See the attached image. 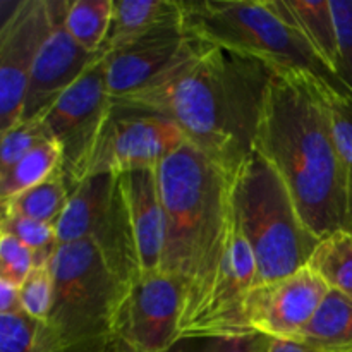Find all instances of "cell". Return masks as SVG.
<instances>
[{"label":"cell","mask_w":352,"mask_h":352,"mask_svg":"<svg viewBox=\"0 0 352 352\" xmlns=\"http://www.w3.org/2000/svg\"><path fill=\"white\" fill-rule=\"evenodd\" d=\"M272 76L254 58L201 41L158 81L112 105L172 120L189 144L234 177L254 153Z\"/></svg>","instance_id":"cell-1"},{"label":"cell","mask_w":352,"mask_h":352,"mask_svg":"<svg viewBox=\"0 0 352 352\" xmlns=\"http://www.w3.org/2000/svg\"><path fill=\"white\" fill-rule=\"evenodd\" d=\"M327 82L274 72L258 120L254 151L287 188L320 241L352 232V195L333 140Z\"/></svg>","instance_id":"cell-2"},{"label":"cell","mask_w":352,"mask_h":352,"mask_svg":"<svg viewBox=\"0 0 352 352\" xmlns=\"http://www.w3.org/2000/svg\"><path fill=\"white\" fill-rule=\"evenodd\" d=\"M232 179L186 143L158 165L165 212L162 272L186 289L181 327L208 294L234 226Z\"/></svg>","instance_id":"cell-3"},{"label":"cell","mask_w":352,"mask_h":352,"mask_svg":"<svg viewBox=\"0 0 352 352\" xmlns=\"http://www.w3.org/2000/svg\"><path fill=\"white\" fill-rule=\"evenodd\" d=\"M182 14L186 31L205 43L254 58L274 72L311 76L352 96L302 36L284 0H195L182 2Z\"/></svg>","instance_id":"cell-4"},{"label":"cell","mask_w":352,"mask_h":352,"mask_svg":"<svg viewBox=\"0 0 352 352\" xmlns=\"http://www.w3.org/2000/svg\"><path fill=\"white\" fill-rule=\"evenodd\" d=\"M236 223L256 258L258 285L308 267L320 239L274 168L254 151L232 179Z\"/></svg>","instance_id":"cell-5"},{"label":"cell","mask_w":352,"mask_h":352,"mask_svg":"<svg viewBox=\"0 0 352 352\" xmlns=\"http://www.w3.org/2000/svg\"><path fill=\"white\" fill-rule=\"evenodd\" d=\"M54 301L47 323L65 352H113V322L126 285L89 241L62 244L48 263Z\"/></svg>","instance_id":"cell-6"},{"label":"cell","mask_w":352,"mask_h":352,"mask_svg":"<svg viewBox=\"0 0 352 352\" xmlns=\"http://www.w3.org/2000/svg\"><path fill=\"white\" fill-rule=\"evenodd\" d=\"M55 230L58 246L79 241L95 244L126 287L141 275L120 174L105 172L86 177L71 195Z\"/></svg>","instance_id":"cell-7"},{"label":"cell","mask_w":352,"mask_h":352,"mask_svg":"<svg viewBox=\"0 0 352 352\" xmlns=\"http://www.w3.org/2000/svg\"><path fill=\"white\" fill-rule=\"evenodd\" d=\"M105 52L41 117L50 140L60 146V170L71 192L85 181L89 158L112 112Z\"/></svg>","instance_id":"cell-8"},{"label":"cell","mask_w":352,"mask_h":352,"mask_svg":"<svg viewBox=\"0 0 352 352\" xmlns=\"http://www.w3.org/2000/svg\"><path fill=\"white\" fill-rule=\"evenodd\" d=\"M186 289L165 272L141 274L124 292L113 322V352H172L181 342Z\"/></svg>","instance_id":"cell-9"},{"label":"cell","mask_w":352,"mask_h":352,"mask_svg":"<svg viewBox=\"0 0 352 352\" xmlns=\"http://www.w3.org/2000/svg\"><path fill=\"white\" fill-rule=\"evenodd\" d=\"M188 143L181 127L157 113L112 107L89 158L86 177L158 167Z\"/></svg>","instance_id":"cell-10"},{"label":"cell","mask_w":352,"mask_h":352,"mask_svg":"<svg viewBox=\"0 0 352 352\" xmlns=\"http://www.w3.org/2000/svg\"><path fill=\"white\" fill-rule=\"evenodd\" d=\"M256 285V258L234 217L229 244L215 280L195 315L181 327V340L251 333L244 311L248 296Z\"/></svg>","instance_id":"cell-11"},{"label":"cell","mask_w":352,"mask_h":352,"mask_svg":"<svg viewBox=\"0 0 352 352\" xmlns=\"http://www.w3.org/2000/svg\"><path fill=\"white\" fill-rule=\"evenodd\" d=\"M52 28V0H19L0 24V133L19 122L31 71Z\"/></svg>","instance_id":"cell-12"},{"label":"cell","mask_w":352,"mask_h":352,"mask_svg":"<svg viewBox=\"0 0 352 352\" xmlns=\"http://www.w3.org/2000/svg\"><path fill=\"white\" fill-rule=\"evenodd\" d=\"M330 291L309 267L256 285L246 301L248 329L272 339H294L311 322Z\"/></svg>","instance_id":"cell-13"},{"label":"cell","mask_w":352,"mask_h":352,"mask_svg":"<svg viewBox=\"0 0 352 352\" xmlns=\"http://www.w3.org/2000/svg\"><path fill=\"white\" fill-rule=\"evenodd\" d=\"M69 0H52L54 28L38 54L24 95L19 122L41 119L58 98L103 55L85 50L65 28Z\"/></svg>","instance_id":"cell-14"},{"label":"cell","mask_w":352,"mask_h":352,"mask_svg":"<svg viewBox=\"0 0 352 352\" xmlns=\"http://www.w3.org/2000/svg\"><path fill=\"white\" fill-rule=\"evenodd\" d=\"M201 40L189 34L181 23L168 24L148 36L105 54L107 88L119 100L141 91L167 74L182 58L196 50Z\"/></svg>","instance_id":"cell-15"},{"label":"cell","mask_w":352,"mask_h":352,"mask_svg":"<svg viewBox=\"0 0 352 352\" xmlns=\"http://www.w3.org/2000/svg\"><path fill=\"white\" fill-rule=\"evenodd\" d=\"M120 184L136 241L141 274L162 272L165 212L158 181V167H141L122 172Z\"/></svg>","instance_id":"cell-16"},{"label":"cell","mask_w":352,"mask_h":352,"mask_svg":"<svg viewBox=\"0 0 352 352\" xmlns=\"http://www.w3.org/2000/svg\"><path fill=\"white\" fill-rule=\"evenodd\" d=\"M182 19V2L175 0H113L112 23L102 52L112 54Z\"/></svg>","instance_id":"cell-17"},{"label":"cell","mask_w":352,"mask_h":352,"mask_svg":"<svg viewBox=\"0 0 352 352\" xmlns=\"http://www.w3.org/2000/svg\"><path fill=\"white\" fill-rule=\"evenodd\" d=\"M294 339L323 352H352V296L330 291Z\"/></svg>","instance_id":"cell-18"},{"label":"cell","mask_w":352,"mask_h":352,"mask_svg":"<svg viewBox=\"0 0 352 352\" xmlns=\"http://www.w3.org/2000/svg\"><path fill=\"white\" fill-rule=\"evenodd\" d=\"M284 3L320 60L337 76L339 36L330 0H284Z\"/></svg>","instance_id":"cell-19"},{"label":"cell","mask_w":352,"mask_h":352,"mask_svg":"<svg viewBox=\"0 0 352 352\" xmlns=\"http://www.w3.org/2000/svg\"><path fill=\"white\" fill-rule=\"evenodd\" d=\"M71 195L72 192L65 181V175L58 168L50 177H47L34 188L2 203V212L16 213V215L26 217V219L55 226L64 213Z\"/></svg>","instance_id":"cell-20"},{"label":"cell","mask_w":352,"mask_h":352,"mask_svg":"<svg viewBox=\"0 0 352 352\" xmlns=\"http://www.w3.org/2000/svg\"><path fill=\"white\" fill-rule=\"evenodd\" d=\"M62 165V150L54 140L38 144L7 170L0 172V198L2 203L34 188L50 177Z\"/></svg>","instance_id":"cell-21"},{"label":"cell","mask_w":352,"mask_h":352,"mask_svg":"<svg viewBox=\"0 0 352 352\" xmlns=\"http://www.w3.org/2000/svg\"><path fill=\"white\" fill-rule=\"evenodd\" d=\"M308 267L332 291L352 296V232L340 230L320 241Z\"/></svg>","instance_id":"cell-22"},{"label":"cell","mask_w":352,"mask_h":352,"mask_svg":"<svg viewBox=\"0 0 352 352\" xmlns=\"http://www.w3.org/2000/svg\"><path fill=\"white\" fill-rule=\"evenodd\" d=\"M113 0H72L69 3L65 28L76 43L98 54L112 23Z\"/></svg>","instance_id":"cell-23"},{"label":"cell","mask_w":352,"mask_h":352,"mask_svg":"<svg viewBox=\"0 0 352 352\" xmlns=\"http://www.w3.org/2000/svg\"><path fill=\"white\" fill-rule=\"evenodd\" d=\"M0 352H65L47 322L26 313L0 315Z\"/></svg>","instance_id":"cell-24"},{"label":"cell","mask_w":352,"mask_h":352,"mask_svg":"<svg viewBox=\"0 0 352 352\" xmlns=\"http://www.w3.org/2000/svg\"><path fill=\"white\" fill-rule=\"evenodd\" d=\"M0 230L10 234L24 246L30 248L34 258V267H47L58 250L57 230L52 223L38 222V220L16 215V213L2 212Z\"/></svg>","instance_id":"cell-25"},{"label":"cell","mask_w":352,"mask_h":352,"mask_svg":"<svg viewBox=\"0 0 352 352\" xmlns=\"http://www.w3.org/2000/svg\"><path fill=\"white\" fill-rule=\"evenodd\" d=\"M48 140L50 136L41 119L17 122L10 129L0 133V172L12 167L24 155Z\"/></svg>","instance_id":"cell-26"},{"label":"cell","mask_w":352,"mask_h":352,"mask_svg":"<svg viewBox=\"0 0 352 352\" xmlns=\"http://www.w3.org/2000/svg\"><path fill=\"white\" fill-rule=\"evenodd\" d=\"M21 306L30 318L47 322L54 301V277L50 268L34 267L19 285Z\"/></svg>","instance_id":"cell-27"},{"label":"cell","mask_w":352,"mask_h":352,"mask_svg":"<svg viewBox=\"0 0 352 352\" xmlns=\"http://www.w3.org/2000/svg\"><path fill=\"white\" fill-rule=\"evenodd\" d=\"M330 116H332L333 140L340 162L346 170L352 195V96L330 93Z\"/></svg>","instance_id":"cell-28"},{"label":"cell","mask_w":352,"mask_h":352,"mask_svg":"<svg viewBox=\"0 0 352 352\" xmlns=\"http://www.w3.org/2000/svg\"><path fill=\"white\" fill-rule=\"evenodd\" d=\"M272 337L263 333H241V336H219L205 339L181 340L172 352H267Z\"/></svg>","instance_id":"cell-29"},{"label":"cell","mask_w":352,"mask_h":352,"mask_svg":"<svg viewBox=\"0 0 352 352\" xmlns=\"http://www.w3.org/2000/svg\"><path fill=\"white\" fill-rule=\"evenodd\" d=\"M34 268L30 248L7 232H0V280L19 287Z\"/></svg>","instance_id":"cell-30"},{"label":"cell","mask_w":352,"mask_h":352,"mask_svg":"<svg viewBox=\"0 0 352 352\" xmlns=\"http://www.w3.org/2000/svg\"><path fill=\"white\" fill-rule=\"evenodd\" d=\"M339 36L337 78L352 93V0H330Z\"/></svg>","instance_id":"cell-31"},{"label":"cell","mask_w":352,"mask_h":352,"mask_svg":"<svg viewBox=\"0 0 352 352\" xmlns=\"http://www.w3.org/2000/svg\"><path fill=\"white\" fill-rule=\"evenodd\" d=\"M16 313H24L21 306L19 287L0 280V315H16Z\"/></svg>","instance_id":"cell-32"},{"label":"cell","mask_w":352,"mask_h":352,"mask_svg":"<svg viewBox=\"0 0 352 352\" xmlns=\"http://www.w3.org/2000/svg\"><path fill=\"white\" fill-rule=\"evenodd\" d=\"M267 352H323L296 339H270Z\"/></svg>","instance_id":"cell-33"}]
</instances>
